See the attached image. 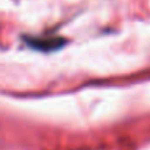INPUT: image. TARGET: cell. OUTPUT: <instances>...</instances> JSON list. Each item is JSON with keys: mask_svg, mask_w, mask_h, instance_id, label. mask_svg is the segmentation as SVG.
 <instances>
[{"mask_svg": "<svg viewBox=\"0 0 150 150\" xmlns=\"http://www.w3.org/2000/svg\"><path fill=\"white\" fill-rule=\"evenodd\" d=\"M30 46H33L34 49H38V50H53V49H58L59 46H62L63 42H61L59 40H41V38H30V41H28Z\"/></svg>", "mask_w": 150, "mask_h": 150, "instance_id": "obj_1", "label": "cell"}]
</instances>
